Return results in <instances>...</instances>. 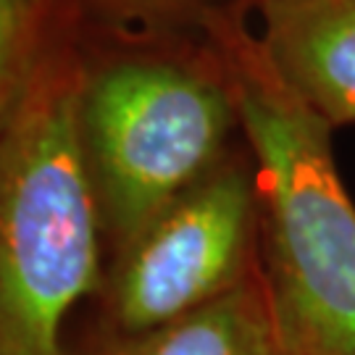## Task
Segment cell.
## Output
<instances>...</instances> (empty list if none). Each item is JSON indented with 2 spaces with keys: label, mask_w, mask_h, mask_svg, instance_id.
<instances>
[{
  "label": "cell",
  "mask_w": 355,
  "mask_h": 355,
  "mask_svg": "<svg viewBox=\"0 0 355 355\" xmlns=\"http://www.w3.org/2000/svg\"><path fill=\"white\" fill-rule=\"evenodd\" d=\"M237 127L232 71L208 26L192 42L179 29L129 35L89 19L76 129L114 253L227 158Z\"/></svg>",
  "instance_id": "cell-1"
},
{
  "label": "cell",
  "mask_w": 355,
  "mask_h": 355,
  "mask_svg": "<svg viewBox=\"0 0 355 355\" xmlns=\"http://www.w3.org/2000/svg\"><path fill=\"white\" fill-rule=\"evenodd\" d=\"M89 11L101 21L111 24L155 26V29H182L187 24L208 26L221 11L216 0H87Z\"/></svg>",
  "instance_id": "cell-8"
},
{
  "label": "cell",
  "mask_w": 355,
  "mask_h": 355,
  "mask_svg": "<svg viewBox=\"0 0 355 355\" xmlns=\"http://www.w3.org/2000/svg\"><path fill=\"white\" fill-rule=\"evenodd\" d=\"M258 229L255 168L227 155L114 253L103 295L116 331L158 329L224 297L255 274Z\"/></svg>",
  "instance_id": "cell-4"
},
{
  "label": "cell",
  "mask_w": 355,
  "mask_h": 355,
  "mask_svg": "<svg viewBox=\"0 0 355 355\" xmlns=\"http://www.w3.org/2000/svg\"><path fill=\"white\" fill-rule=\"evenodd\" d=\"M208 32L227 55L240 129L253 153L268 300L295 355H355V203L331 153V127L268 69L240 13Z\"/></svg>",
  "instance_id": "cell-2"
},
{
  "label": "cell",
  "mask_w": 355,
  "mask_h": 355,
  "mask_svg": "<svg viewBox=\"0 0 355 355\" xmlns=\"http://www.w3.org/2000/svg\"><path fill=\"white\" fill-rule=\"evenodd\" d=\"M240 3H242V0H240Z\"/></svg>",
  "instance_id": "cell-10"
},
{
  "label": "cell",
  "mask_w": 355,
  "mask_h": 355,
  "mask_svg": "<svg viewBox=\"0 0 355 355\" xmlns=\"http://www.w3.org/2000/svg\"><path fill=\"white\" fill-rule=\"evenodd\" d=\"M282 355H295V353H290V350H287V347H284V353H282Z\"/></svg>",
  "instance_id": "cell-9"
},
{
  "label": "cell",
  "mask_w": 355,
  "mask_h": 355,
  "mask_svg": "<svg viewBox=\"0 0 355 355\" xmlns=\"http://www.w3.org/2000/svg\"><path fill=\"white\" fill-rule=\"evenodd\" d=\"M85 29L0 124V355H64L66 318L105 282L76 129Z\"/></svg>",
  "instance_id": "cell-3"
},
{
  "label": "cell",
  "mask_w": 355,
  "mask_h": 355,
  "mask_svg": "<svg viewBox=\"0 0 355 355\" xmlns=\"http://www.w3.org/2000/svg\"><path fill=\"white\" fill-rule=\"evenodd\" d=\"M268 69L331 129L355 124V0H242Z\"/></svg>",
  "instance_id": "cell-5"
},
{
  "label": "cell",
  "mask_w": 355,
  "mask_h": 355,
  "mask_svg": "<svg viewBox=\"0 0 355 355\" xmlns=\"http://www.w3.org/2000/svg\"><path fill=\"white\" fill-rule=\"evenodd\" d=\"M284 345L263 274H250L224 297L140 334H119L95 355H282Z\"/></svg>",
  "instance_id": "cell-6"
},
{
  "label": "cell",
  "mask_w": 355,
  "mask_h": 355,
  "mask_svg": "<svg viewBox=\"0 0 355 355\" xmlns=\"http://www.w3.org/2000/svg\"><path fill=\"white\" fill-rule=\"evenodd\" d=\"M89 16L87 0H0V124Z\"/></svg>",
  "instance_id": "cell-7"
}]
</instances>
